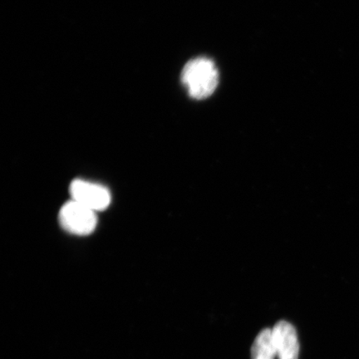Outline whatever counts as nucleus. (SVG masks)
I'll return each instance as SVG.
<instances>
[{
    "instance_id": "nucleus-1",
    "label": "nucleus",
    "mask_w": 359,
    "mask_h": 359,
    "mask_svg": "<svg viewBox=\"0 0 359 359\" xmlns=\"http://www.w3.org/2000/svg\"><path fill=\"white\" fill-rule=\"evenodd\" d=\"M182 82L192 98L205 100L212 95L218 86V70L209 58H194L184 67Z\"/></svg>"
},
{
    "instance_id": "nucleus-3",
    "label": "nucleus",
    "mask_w": 359,
    "mask_h": 359,
    "mask_svg": "<svg viewBox=\"0 0 359 359\" xmlns=\"http://www.w3.org/2000/svg\"><path fill=\"white\" fill-rule=\"evenodd\" d=\"M69 192L72 200L95 212L106 210L111 203L110 191L100 184L76 179L71 183Z\"/></svg>"
},
{
    "instance_id": "nucleus-4",
    "label": "nucleus",
    "mask_w": 359,
    "mask_h": 359,
    "mask_svg": "<svg viewBox=\"0 0 359 359\" xmlns=\"http://www.w3.org/2000/svg\"><path fill=\"white\" fill-rule=\"evenodd\" d=\"M271 331L277 357L279 359H298L299 343L294 327L282 320L278 322Z\"/></svg>"
},
{
    "instance_id": "nucleus-2",
    "label": "nucleus",
    "mask_w": 359,
    "mask_h": 359,
    "mask_svg": "<svg viewBox=\"0 0 359 359\" xmlns=\"http://www.w3.org/2000/svg\"><path fill=\"white\" fill-rule=\"evenodd\" d=\"M58 219L64 230L80 236L92 234L97 224L96 212L74 200L62 205Z\"/></svg>"
},
{
    "instance_id": "nucleus-5",
    "label": "nucleus",
    "mask_w": 359,
    "mask_h": 359,
    "mask_svg": "<svg viewBox=\"0 0 359 359\" xmlns=\"http://www.w3.org/2000/svg\"><path fill=\"white\" fill-rule=\"evenodd\" d=\"M251 356L252 359H275L277 355L271 330H264L257 335L251 348Z\"/></svg>"
}]
</instances>
